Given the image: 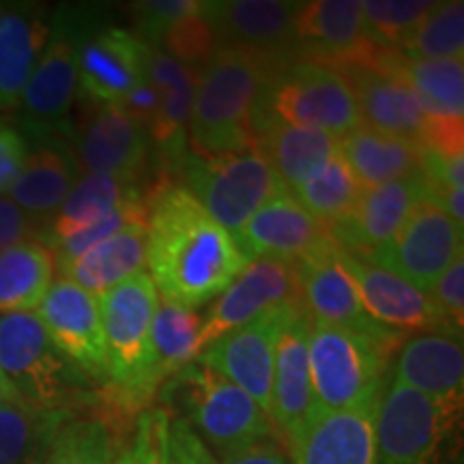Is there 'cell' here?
Returning a JSON list of instances; mask_svg holds the SVG:
<instances>
[{
  "label": "cell",
  "instance_id": "cell-1",
  "mask_svg": "<svg viewBox=\"0 0 464 464\" xmlns=\"http://www.w3.org/2000/svg\"><path fill=\"white\" fill-rule=\"evenodd\" d=\"M247 265L235 237L181 185L147 198V266L161 299L196 310L219 297Z\"/></svg>",
  "mask_w": 464,
  "mask_h": 464
},
{
  "label": "cell",
  "instance_id": "cell-2",
  "mask_svg": "<svg viewBox=\"0 0 464 464\" xmlns=\"http://www.w3.org/2000/svg\"><path fill=\"white\" fill-rule=\"evenodd\" d=\"M158 301V288L147 271L127 277L97 297L110 362V381L106 390L97 393V415L114 430L150 409L164 385L150 342Z\"/></svg>",
  "mask_w": 464,
  "mask_h": 464
},
{
  "label": "cell",
  "instance_id": "cell-3",
  "mask_svg": "<svg viewBox=\"0 0 464 464\" xmlns=\"http://www.w3.org/2000/svg\"><path fill=\"white\" fill-rule=\"evenodd\" d=\"M284 69L252 52L218 48L196 75L189 150L202 158L256 150L254 131L271 80Z\"/></svg>",
  "mask_w": 464,
  "mask_h": 464
},
{
  "label": "cell",
  "instance_id": "cell-4",
  "mask_svg": "<svg viewBox=\"0 0 464 464\" xmlns=\"http://www.w3.org/2000/svg\"><path fill=\"white\" fill-rule=\"evenodd\" d=\"M158 400L160 409L188 423L218 460L274 434L269 415L246 392L198 362L166 379Z\"/></svg>",
  "mask_w": 464,
  "mask_h": 464
},
{
  "label": "cell",
  "instance_id": "cell-5",
  "mask_svg": "<svg viewBox=\"0 0 464 464\" xmlns=\"http://www.w3.org/2000/svg\"><path fill=\"white\" fill-rule=\"evenodd\" d=\"M402 334L387 327L346 329L312 323L310 376L318 413L357 409L379 398Z\"/></svg>",
  "mask_w": 464,
  "mask_h": 464
},
{
  "label": "cell",
  "instance_id": "cell-6",
  "mask_svg": "<svg viewBox=\"0 0 464 464\" xmlns=\"http://www.w3.org/2000/svg\"><path fill=\"white\" fill-rule=\"evenodd\" d=\"M0 370L33 409L78 415L100 406L95 387L58 351L34 312L0 316Z\"/></svg>",
  "mask_w": 464,
  "mask_h": 464
},
{
  "label": "cell",
  "instance_id": "cell-7",
  "mask_svg": "<svg viewBox=\"0 0 464 464\" xmlns=\"http://www.w3.org/2000/svg\"><path fill=\"white\" fill-rule=\"evenodd\" d=\"M177 161L181 168V188L235 239L271 196L288 189L258 150L202 158L188 149Z\"/></svg>",
  "mask_w": 464,
  "mask_h": 464
},
{
  "label": "cell",
  "instance_id": "cell-8",
  "mask_svg": "<svg viewBox=\"0 0 464 464\" xmlns=\"http://www.w3.org/2000/svg\"><path fill=\"white\" fill-rule=\"evenodd\" d=\"M258 116L321 130L340 140L362 127L355 97L344 75L307 61L293 63L271 80Z\"/></svg>",
  "mask_w": 464,
  "mask_h": 464
},
{
  "label": "cell",
  "instance_id": "cell-9",
  "mask_svg": "<svg viewBox=\"0 0 464 464\" xmlns=\"http://www.w3.org/2000/svg\"><path fill=\"white\" fill-rule=\"evenodd\" d=\"M458 413L392 379L376 417V464H434Z\"/></svg>",
  "mask_w": 464,
  "mask_h": 464
},
{
  "label": "cell",
  "instance_id": "cell-10",
  "mask_svg": "<svg viewBox=\"0 0 464 464\" xmlns=\"http://www.w3.org/2000/svg\"><path fill=\"white\" fill-rule=\"evenodd\" d=\"M464 228L451 219L443 208L430 200H423L413 216L398 232L396 239L370 254L372 263L390 274L402 277L411 286L430 295L440 276L456 263L462 254Z\"/></svg>",
  "mask_w": 464,
  "mask_h": 464
},
{
  "label": "cell",
  "instance_id": "cell-11",
  "mask_svg": "<svg viewBox=\"0 0 464 464\" xmlns=\"http://www.w3.org/2000/svg\"><path fill=\"white\" fill-rule=\"evenodd\" d=\"M34 314L54 346L97 393L106 390L110 362L97 297L67 277H56Z\"/></svg>",
  "mask_w": 464,
  "mask_h": 464
},
{
  "label": "cell",
  "instance_id": "cell-12",
  "mask_svg": "<svg viewBox=\"0 0 464 464\" xmlns=\"http://www.w3.org/2000/svg\"><path fill=\"white\" fill-rule=\"evenodd\" d=\"M299 3L282 0H208L202 17L219 48L252 52L271 65L286 69L297 63L295 17Z\"/></svg>",
  "mask_w": 464,
  "mask_h": 464
},
{
  "label": "cell",
  "instance_id": "cell-13",
  "mask_svg": "<svg viewBox=\"0 0 464 464\" xmlns=\"http://www.w3.org/2000/svg\"><path fill=\"white\" fill-rule=\"evenodd\" d=\"M312 318L293 301L276 342L274 393H271V426L277 440L293 454L304 432L318 415L310 376V342Z\"/></svg>",
  "mask_w": 464,
  "mask_h": 464
},
{
  "label": "cell",
  "instance_id": "cell-14",
  "mask_svg": "<svg viewBox=\"0 0 464 464\" xmlns=\"http://www.w3.org/2000/svg\"><path fill=\"white\" fill-rule=\"evenodd\" d=\"M288 304H282L249 321L224 338L211 342L196 362L216 370L232 385L246 392L271 420V393H274L276 342L286 318Z\"/></svg>",
  "mask_w": 464,
  "mask_h": 464
},
{
  "label": "cell",
  "instance_id": "cell-15",
  "mask_svg": "<svg viewBox=\"0 0 464 464\" xmlns=\"http://www.w3.org/2000/svg\"><path fill=\"white\" fill-rule=\"evenodd\" d=\"M95 31L82 20V11H58L50 24L44 54L28 80L22 103L39 123H58L69 114L78 92L80 50Z\"/></svg>",
  "mask_w": 464,
  "mask_h": 464
},
{
  "label": "cell",
  "instance_id": "cell-16",
  "mask_svg": "<svg viewBox=\"0 0 464 464\" xmlns=\"http://www.w3.org/2000/svg\"><path fill=\"white\" fill-rule=\"evenodd\" d=\"M295 34L299 61L332 69L365 65L379 48L365 28L359 0L299 3Z\"/></svg>",
  "mask_w": 464,
  "mask_h": 464
},
{
  "label": "cell",
  "instance_id": "cell-17",
  "mask_svg": "<svg viewBox=\"0 0 464 464\" xmlns=\"http://www.w3.org/2000/svg\"><path fill=\"white\" fill-rule=\"evenodd\" d=\"M235 241L249 263L274 258L288 265L335 246L327 226L312 218L288 189L271 196L247 219Z\"/></svg>",
  "mask_w": 464,
  "mask_h": 464
},
{
  "label": "cell",
  "instance_id": "cell-18",
  "mask_svg": "<svg viewBox=\"0 0 464 464\" xmlns=\"http://www.w3.org/2000/svg\"><path fill=\"white\" fill-rule=\"evenodd\" d=\"M423 200H430V188L421 172L411 174L381 188L363 189L355 211L344 222L327 230L340 249L357 258H368L376 249L396 239Z\"/></svg>",
  "mask_w": 464,
  "mask_h": 464
},
{
  "label": "cell",
  "instance_id": "cell-19",
  "mask_svg": "<svg viewBox=\"0 0 464 464\" xmlns=\"http://www.w3.org/2000/svg\"><path fill=\"white\" fill-rule=\"evenodd\" d=\"M299 299L295 265L274 258L252 260L219 295L202 321L200 353L226 334L235 332L263 312Z\"/></svg>",
  "mask_w": 464,
  "mask_h": 464
},
{
  "label": "cell",
  "instance_id": "cell-20",
  "mask_svg": "<svg viewBox=\"0 0 464 464\" xmlns=\"http://www.w3.org/2000/svg\"><path fill=\"white\" fill-rule=\"evenodd\" d=\"M340 263L355 284L365 314L393 332H454L443 321L430 295L402 277L340 249ZM460 334V332H458Z\"/></svg>",
  "mask_w": 464,
  "mask_h": 464
},
{
  "label": "cell",
  "instance_id": "cell-21",
  "mask_svg": "<svg viewBox=\"0 0 464 464\" xmlns=\"http://www.w3.org/2000/svg\"><path fill=\"white\" fill-rule=\"evenodd\" d=\"M149 133L119 106L100 103L75 138L80 174H114L136 181L149 158Z\"/></svg>",
  "mask_w": 464,
  "mask_h": 464
},
{
  "label": "cell",
  "instance_id": "cell-22",
  "mask_svg": "<svg viewBox=\"0 0 464 464\" xmlns=\"http://www.w3.org/2000/svg\"><path fill=\"white\" fill-rule=\"evenodd\" d=\"M393 381L448 409H462L464 351L458 332H426L402 342Z\"/></svg>",
  "mask_w": 464,
  "mask_h": 464
},
{
  "label": "cell",
  "instance_id": "cell-23",
  "mask_svg": "<svg viewBox=\"0 0 464 464\" xmlns=\"http://www.w3.org/2000/svg\"><path fill=\"white\" fill-rule=\"evenodd\" d=\"M409 86L432 123H464V61H420L396 48H379L365 65Z\"/></svg>",
  "mask_w": 464,
  "mask_h": 464
},
{
  "label": "cell",
  "instance_id": "cell-24",
  "mask_svg": "<svg viewBox=\"0 0 464 464\" xmlns=\"http://www.w3.org/2000/svg\"><path fill=\"white\" fill-rule=\"evenodd\" d=\"M295 274H297L299 301L312 323L365 329V332L382 327L365 314L355 284L340 263L338 246L304 258L295 265Z\"/></svg>",
  "mask_w": 464,
  "mask_h": 464
},
{
  "label": "cell",
  "instance_id": "cell-25",
  "mask_svg": "<svg viewBox=\"0 0 464 464\" xmlns=\"http://www.w3.org/2000/svg\"><path fill=\"white\" fill-rule=\"evenodd\" d=\"M144 78L142 42L119 26L89 34L80 50L78 89L95 103L121 106Z\"/></svg>",
  "mask_w": 464,
  "mask_h": 464
},
{
  "label": "cell",
  "instance_id": "cell-26",
  "mask_svg": "<svg viewBox=\"0 0 464 464\" xmlns=\"http://www.w3.org/2000/svg\"><path fill=\"white\" fill-rule=\"evenodd\" d=\"M381 396L357 409L318 413L290 454L293 462L376 464V417Z\"/></svg>",
  "mask_w": 464,
  "mask_h": 464
},
{
  "label": "cell",
  "instance_id": "cell-27",
  "mask_svg": "<svg viewBox=\"0 0 464 464\" xmlns=\"http://www.w3.org/2000/svg\"><path fill=\"white\" fill-rule=\"evenodd\" d=\"M335 72L351 86L363 127L415 144L423 142L428 119L409 86L393 75L359 65L338 67Z\"/></svg>",
  "mask_w": 464,
  "mask_h": 464
},
{
  "label": "cell",
  "instance_id": "cell-28",
  "mask_svg": "<svg viewBox=\"0 0 464 464\" xmlns=\"http://www.w3.org/2000/svg\"><path fill=\"white\" fill-rule=\"evenodd\" d=\"M50 24L31 3L0 5V110H15L44 54Z\"/></svg>",
  "mask_w": 464,
  "mask_h": 464
},
{
  "label": "cell",
  "instance_id": "cell-29",
  "mask_svg": "<svg viewBox=\"0 0 464 464\" xmlns=\"http://www.w3.org/2000/svg\"><path fill=\"white\" fill-rule=\"evenodd\" d=\"M254 147L288 189L310 179L340 153V138L310 127L277 123L258 116Z\"/></svg>",
  "mask_w": 464,
  "mask_h": 464
},
{
  "label": "cell",
  "instance_id": "cell-30",
  "mask_svg": "<svg viewBox=\"0 0 464 464\" xmlns=\"http://www.w3.org/2000/svg\"><path fill=\"white\" fill-rule=\"evenodd\" d=\"M142 65L160 97V119L150 131V140L158 142L170 158L179 160L188 150L185 133L191 116L196 75L177 58L147 44H142Z\"/></svg>",
  "mask_w": 464,
  "mask_h": 464
},
{
  "label": "cell",
  "instance_id": "cell-31",
  "mask_svg": "<svg viewBox=\"0 0 464 464\" xmlns=\"http://www.w3.org/2000/svg\"><path fill=\"white\" fill-rule=\"evenodd\" d=\"M144 265H147V222L125 226L123 230L84 252L82 256L58 266V271L61 277L75 282L92 297H100L127 277L140 274Z\"/></svg>",
  "mask_w": 464,
  "mask_h": 464
},
{
  "label": "cell",
  "instance_id": "cell-32",
  "mask_svg": "<svg viewBox=\"0 0 464 464\" xmlns=\"http://www.w3.org/2000/svg\"><path fill=\"white\" fill-rule=\"evenodd\" d=\"M136 181L114 177V174H86L82 172L75 179L72 191L65 202L52 216L48 228L44 230L42 243L52 247L56 243L78 235L106 218L108 213L123 207L125 202L140 198L136 191Z\"/></svg>",
  "mask_w": 464,
  "mask_h": 464
},
{
  "label": "cell",
  "instance_id": "cell-33",
  "mask_svg": "<svg viewBox=\"0 0 464 464\" xmlns=\"http://www.w3.org/2000/svg\"><path fill=\"white\" fill-rule=\"evenodd\" d=\"M340 155L363 189L400 181L420 172V144L357 127L340 140Z\"/></svg>",
  "mask_w": 464,
  "mask_h": 464
},
{
  "label": "cell",
  "instance_id": "cell-34",
  "mask_svg": "<svg viewBox=\"0 0 464 464\" xmlns=\"http://www.w3.org/2000/svg\"><path fill=\"white\" fill-rule=\"evenodd\" d=\"M78 172L69 155L56 147L28 150L24 166L11 185L9 198L37 222L52 219L72 191Z\"/></svg>",
  "mask_w": 464,
  "mask_h": 464
},
{
  "label": "cell",
  "instance_id": "cell-35",
  "mask_svg": "<svg viewBox=\"0 0 464 464\" xmlns=\"http://www.w3.org/2000/svg\"><path fill=\"white\" fill-rule=\"evenodd\" d=\"M56 263L42 241L0 252V316L34 312L56 280Z\"/></svg>",
  "mask_w": 464,
  "mask_h": 464
},
{
  "label": "cell",
  "instance_id": "cell-36",
  "mask_svg": "<svg viewBox=\"0 0 464 464\" xmlns=\"http://www.w3.org/2000/svg\"><path fill=\"white\" fill-rule=\"evenodd\" d=\"M73 415L0 402V464H44L63 423Z\"/></svg>",
  "mask_w": 464,
  "mask_h": 464
},
{
  "label": "cell",
  "instance_id": "cell-37",
  "mask_svg": "<svg viewBox=\"0 0 464 464\" xmlns=\"http://www.w3.org/2000/svg\"><path fill=\"white\" fill-rule=\"evenodd\" d=\"M288 191L312 218L332 228L355 211L363 188L344 158L338 153L327 164L318 168L310 179Z\"/></svg>",
  "mask_w": 464,
  "mask_h": 464
},
{
  "label": "cell",
  "instance_id": "cell-38",
  "mask_svg": "<svg viewBox=\"0 0 464 464\" xmlns=\"http://www.w3.org/2000/svg\"><path fill=\"white\" fill-rule=\"evenodd\" d=\"M200 332L202 316L196 314V310L160 297L150 324V342L161 379H170L200 357Z\"/></svg>",
  "mask_w": 464,
  "mask_h": 464
},
{
  "label": "cell",
  "instance_id": "cell-39",
  "mask_svg": "<svg viewBox=\"0 0 464 464\" xmlns=\"http://www.w3.org/2000/svg\"><path fill=\"white\" fill-rule=\"evenodd\" d=\"M119 437L102 415H73L63 423L44 464H114Z\"/></svg>",
  "mask_w": 464,
  "mask_h": 464
},
{
  "label": "cell",
  "instance_id": "cell-40",
  "mask_svg": "<svg viewBox=\"0 0 464 464\" xmlns=\"http://www.w3.org/2000/svg\"><path fill=\"white\" fill-rule=\"evenodd\" d=\"M402 54L420 61H462L464 56V3H437L421 22Z\"/></svg>",
  "mask_w": 464,
  "mask_h": 464
},
{
  "label": "cell",
  "instance_id": "cell-41",
  "mask_svg": "<svg viewBox=\"0 0 464 464\" xmlns=\"http://www.w3.org/2000/svg\"><path fill=\"white\" fill-rule=\"evenodd\" d=\"M368 34L382 48L402 50L426 15L432 0H359Z\"/></svg>",
  "mask_w": 464,
  "mask_h": 464
},
{
  "label": "cell",
  "instance_id": "cell-42",
  "mask_svg": "<svg viewBox=\"0 0 464 464\" xmlns=\"http://www.w3.org/2000/svg\"><path fill=\"white\" fill-rule=\"evenodd\" d=\"M155 48L177 58L191 73L198 75L202 67L208 63V58L216 54V50L219 48L216 37H213V31L202 17V3L194 14L185 15L172 28H168Z\"/></svg>",
  "mask_w": 464,
  "mask_h": 464
},
{
  "label": "cell",
  "instance_id": "cell-43",
  "mask_svg": "<svg viewBox=\"0 0 464 464\" xmlns=\"http://www.w3.org/2000/svg\"><path fill=\"white\" fill-rule=\"evenodd\" d=\"M168 423L170 417L160 406H150L133 420V432L127 445L131 464H170Z\"/></svg>",
  "mask_w": 464,
  "mask_h": 464
},
{
  "label": "cell",
  "instance_id": "cell-44",
  "mask_svg": "<svg viewBox=\"0 0 464 464\" xmlns=\"http://www.w3.org/2000/svg\"><path fill=\"white\" fill-rule=\"evenodd\" d=\"M200 7L198 0H144L131 5L136 17V37L147 45H158L168 28Z\"/></svg>",
  "mask_w": 464,
  "mask_h": 464
},
{
  "label": "cell",
  "instance_id": "cell-45",
  "mask_svg": "<svg viewBox=\"0 0 464 464\" xmlns=\"http://www.w3.org/2000/svg\"><path fill=\"white\" fill-rule=\"evenodd\" d=\"M430 297L437 305V310L448 323L450 329L462 332L464 324V258L460 256L454 265L440 276V280L434 284Z\"/></svg>",
  "mask_w": 464,
  "mask_h": 464
},
{
  "label": "cell",
  "instance_id": "cell-46",
  "mask_svg": "<svg viewBox=\"0 0 464 464\" xmlns=\"http://www.w3.org/2000/svg\"><path fill=\"white\" fill-rule=\"evenodd\" d=\"M42 224L20 208L7 194L0 196V252L26 241L42 239Z\"/></svg>",
  "mask_w": 464,
  "mask_h": 464
},
{
  "label": "cell",
  "instance_id": "cell-47",
  "mask_svg": "<svg viewBox=\"0 0 464 464\" xmlns=\"http://www.w3.org/2000/svg\"><path fill=\"white\" fill-rule=\"evenodd\" d=\"M168 448H170V464H218V458L189 430L188 423L174 417L168 423Z\"/></svg>",
  "mask_w": 464,
  "mask_h": 464
},
{
  "label": "cell",
  "instance_id": "cell-48",
  "mask_svg": "<svg viewBox=\"0 0 464 464\" xmlns=\"http://www.w3.org/2000/svg\"><path fill=\"white\" fill-rule=\"evenodd\" d=\"M28 144L20 131L0 125V196L9 194L17 174L24 166Z\"/></svg>",
  "mask_w": 464,
  "mask_h": 464
},
{
  "label": "cell",
  "instance_id": "cell-49",
  "mask_svg": "<svg viewBox=\"0 0 464 464\" xmlns=\"http://www.w3.org/2000/svg\"><path fill=\"white\" fill-rule=\"evenodd\" d=\"M218 464H295L288 450L277 440V437H265L256 443L247 445L239 451L219 458Z\"/></svg>",
  "mask_w": 464,
  "mask_h": 464
},
{
  "label": "cell",
  "instance_id": "cell-50",
  "mask_svg": "<svg viewBox=\"0 0 464 464\" xmlns=\"http://www.w3.org/2000/svg\"><path fill=\"white\" fill-rule=\"evenodd\" d=\"M17 393L14 387H11V382L7 381V376L3 374V370H0V402H15Z\"/></svg>",
  "mask_w": 464,
  "mask_h": 464
},
{
  "label": "cell",
  "instance_id": "cell-51",
  "mask_svg": "<svg viewBox=\"0 0 464 464\" xmlns=\"http://www.w3.org/2000/svg\"><path fill=\"white\" fill-rule=\"evenodd\" d=\"M114 464H131V458H130V448L123 445V448L119 450V454L114 458Z\"/></svg>",
  "mask_w": 464,
  "mask_h": 464
}]
</instances>
